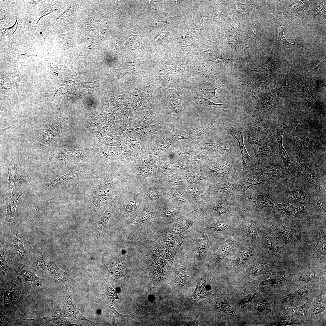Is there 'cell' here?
Returning <instances> with one entry per match:
<instances>
[{
	"label": "cell",
	"instance_id": "cell-20",
	"mask_svg": "<svg viewBox=\"0 0 326 326\" xmlns=\"http://www.w3.org/2000/svg\"><path fill=\"white\" fill-rule=\"evenodd\" d=\"M312 291V289L310 286L300 287L283 296L279 302L281 303L291 302L299 300L311 294Z\"/></svg>",
	"mask_w": 326,
	"mask_h": 326
},
{
	"label": "cell",
	"instance_id": "cell-39",
	"mask_svg": "<svg viewBox=\"0 0 326 326\" xmlns=\"http://www.w3.org/2000/svg\"><path fill=\"white\" fill-rule=\"evenodd\" d=\"M296 144L297 147L300 149L310 148L312 145V142L310 139L306 137H296Z\"/></svg>",
	"mask_w": 326,
	"mask_h": 326
},
{
	"label": "cell",
	"instance_id": "cell-43",
	"mask_svg": "<svg viewBox=\"0 0 326 326\" xmlns=\"http://www.w3.org/2000/svg\"><path fill=\"white\" fill-rule=\"evenodd\" d=\"M300 127L299 122L296 120H295L292 123L291 125V131L292 133L296 137Z\"/></svg>",
	"mask_w": 326,
	"mask_h": 326
},
{
	"label": "cell",
	"instance_id": "cell-9",
	"mask_svg": "<svg viewBox=\"0 0 326 326\" xmlns=\"http://www.w3.org/2000/svg\"><path fill=\"white\" fill-rule=\"evenodd\" d=\"M227 131L238 142L242 160V172L248 168L256 167L254 159L249 155L245 147L243 134L241 129L237 127L232 126L228 128Z\"/></svg>",
	"mask_w": 326,
	"mask_h": 326
},
{
	"label": "cell",
	"instance_id": "cell-29",
	"mask_svg": "<svg viewBox=\"0 0 326 326\" xmlns=\"http://www.w3.org/2000/svg\"><path fill=\"white\" fill-rule=\"evenodd\" d=\"M270 325L285 326L295 325H301V322L289 316H278L270 324Z\"/></svg>",
	"mask_w": 326,
	"mask_h": 326
},
{
	"label": "cell",
	"instance_id": "cell-42",
	"mask_svg": "<svg viewBox=\"0 0 326 326\" xmlns=\"http://www.w3.org/2000/svg\"><path fill=\"white\" fill-rule=\"evenodd\" d=\"M270 295L259 302L257 306V311L261 312H263L269 304Z\"/></svg>",
	"mask_w": 326,
	"mask_h": 326
},
{
	"label": "cell",
	"instance_id": "cell-34",
	"mask_svg": "<svg viewBox=\"0 0 326 326\" xmlns=\"http://www.w3.org/2000/svg\"><path fill=\"white\" fill-rule=\"evenodd\" d=\"M270 16L274 22L277 27V39L278 41L281 43H289L286 40L284 33L283 26L281 23L280 18L277 17H275L270 14Z\"/></svg>",
	"mask_w": 326,
	"mask_h": 326
},
{
	"label": "cell",
	"instance_id": "cell-24",
	"mask_svg": "<svg viewBox=\"0 0 326 326\" xmlns=\"http://www.w3.org/2000/svg\"><path fill=\"white\" fill-rule=\"evenodd\" d=\"M213 306L220 313L230 316H236V314L232 307L225 299L220 298L213 299Z\"/></svg>",
	"mask_w": 326,
	"mask_h": 326
},
{
	"label": "cell",
	"instance_id": "cell-12",
	"mask_svg": "<svg viewBox=\"0 0 326 326\" xmlns=\"http://www.w3.org/2000/svg\"><path fill=\"white\" fill-rule=\"evenodd\" d=\"M23 194L21 191H18L6 197V214L3 225V230L5 232H9L14 223V215L18 201Z\"/></svg>",
	"mask_w": 326,
	"mask_h": 326
},
{
	"label": "cell",
	"instance_id": "cell-14",
	"mask_svg": "<svg viewBox=\"0 0 326 326\" xmlns=\"http://www.w3.org/2000/svg\"><path fill=\"white\" fill-rule=\"evenodd\" d=\"M231 258L226 267L228 270L245 266L249 262L254 255L252 249L246 248H239Z\"/></svg>",
	"mask_w": 326,
	"mask_h": 326
},
{
	"label": "cell",
	"instance_id": "cell-21",
	"mask_svg": "<svg viewBox=\"0 0 326 326\" xmlns=\"http://www.w3.org/2000/svg\"><path fill=\"white\" fill-rule=\"evenodd\" d=\"M276 221L282 226L283 230L278 232L282 235L286 243L290 242L296 239L297 229L296 225L293 223L288 222L279 219H276Z\"/></svg>",
	"mask_w": 326,
	"mask_h": 326
},
{
	"label": "cell",
	"instance_id": "cell-5",
	"mask_svg": "<svg viewBox=\"0 0 326 326\" xmlns=\"http://www.w3.org/2000/svg\"><path fill=\"white\" fill-rule=\"evenodd\" d=\"M239 200L253 202L256 207L260 210L269 207L275 210L276 208L271 195L269 193L261 192L258 190L246 191L241 196Z\"/></svg>",
	"mask_w": 326,
	"mask_h": 326
},
{
	"label": "cell",
	"instance_id": "cell-52",
	"mask_svg": "<svg viewBox=\"0 0 326 326\" xmlns=\"http://www.w3.org/2000/svg\"><path fill=\"white\" fill-rule=\"evenodd\" d=\"M317 144L318 146L321 148L322 150H325V144L324 143L322 142H321L317 141Z\"/></svg>",
	"mask_w": 326,
	"mask_h": 326
},
{
	"label": "cell",
	"instance_id": "cell-11",
	"mask_svg": "<svg viewBox=\"0 0 326 326\" xmlns=\"http://www.w3.org/2000/svg\"><path fill=\"white\" fill-rule=\"evenodd\" d=\"M239 219L244 227L245 233L250 242L256 243L258 240L257 224L258 220L255 216L243 214Z\"/></svg>",
	"mask_w": 326,
	"mask_h": 326
},
{
	"label": "cell",
	"instance_id": "cell-8",
	"mask_svg": "<svg viewBox=\"0 0 326 326\" xmlns=\"http://www.w3.org/2000/svg\"><path fill=\"white\" fill-rule=\"evenodd\" d=\"M7 168L8 173V189L11 190L15 186H20L25 181V177L23 168L15 159H12L9 164L6 166H1Z\"/></svg>",
	"mask_w": 326,
	"mask_h": 326
},
{
	"label": "cell",
	"instance_id": "cell-3",
	"mask_svg": "<svg viewBox=\"0 0 326 326\" xmlns=\"http://www.w3.org/2000/svg\"><path fill=\"white\" fill-rule=\"evenodd\" d=\"M268 156L261 158V172L267 175L273 183L285 184L290 183L291 179L288 174L283 172L273 159Z\"/></svg>",
	"mask_w": 326,
	"mask_h": 326
},
{
	"label": "cell",
	"instance_id": "cell-27",
	"mask_svg": "<svg viewBox=\"0 0 326 326\" xmlns=\"http://www.w3.org/2000/svg\"><path fill=\"white\" fill-rule=\"evenodd\" d=\"M306 298V302L302 305L291 307L284 306V309L293 315L301 317H304L306 315L312 300V298Z\"/></svg>",
	"mask_w": 326,
	"mask_h": 326
},
{
	"label": "cell",
	"instance_id": "cell-37",
	"mask_svg": "<svg viewBox=\"0 0 326 326\" xmlns=\"http://www.w3.org/2000/svg\"><path fill=\"white\" fill-rule=\"evenodd\" d=\"M230 226L226 222H217L210 224L206 227L208 230L222 232L229 229Z\"/></svg>",
	"mask_w": 326,
	"mask_h": 326
},
{
	"label": "cell",
	"instance_id": "cell-31",
	"mask_svg": "<svg viewBox=\"0 0 326 326\" xmlns=\"http://www.w3.org/2000/svg\"><path fill=\"white\" fill-rule=\"evenodd\" d=\"M186 267L181 264L178 266L176 269L175 276V283L176 285L181 286L186 284L189 276L186 274Z\"/></svg>",
	"mask_w": 326,
	"mask_h": 326
},
{
	"label": "cell",
	"instance_id": "cell-1",
	"mask_svg": "<svg viewBox=\"0 0 326 326\" xmlns=\"http://www.w3.org/2000/svg\"><path fill=\"white\" fill-rule=\"evenodd\" d=\"M237 182L240 189L244 193L252 186L260 184H270L273 183L254 167L246 168L242 171Z\"/></svg>",
	"mask_w": 326,
	"mask_h": 326
},
{
	"label": "cell",
	"instance_id": "cell-41",
	"mask_svg": "<svg viewBox=\"0 0 326 326\" xmlns=\"http://www.w3.org/2000/svg\"><path fill=\"white\" fill-rule=\"evenodd\" d=\"M110 273L113 277L117 280L123 276V268L118 265H114L110 269Z\"/></svg>",
	"mask_w": 326,
	"mask_h": 326
},
{
	"label": "cell",
	"instance_id": "cell-46",
	"mask_svg": "<svg viewBox=\"0 0 326 326\" xmlns=\"http://www.w3.org/2000/svg\"><path fill=\"white\" fill-rule=\"evenodd\" d=\"M317 205L319 207L323 209L325 212L326 211L325 201L319 198H317L316 200Z\"/></svg>",
	"mask_w": 326,
	"mask_h": 326
},
{
	"label": "cell",
	"instance_id": "cell-30",
	"mask_svg": "<svg viewBox=\"0 0 326 326\" xmlns=\"http://www.w3.org/2000/svg\"><path fill=\"white\" fill-rule=\"evenodd\" d=\"M286 281V274L284 273H280L272 275L268 280L259 281L256 286L282 284Z\"/></svg>",
	"mask_w": 326,
	"mask_h": 326
},
{
	"label": "cell",
	"instance_id": "cell-33",
	"mask_svg": "<svg viewBox=\"0 0 326 326\" xmlns=\"http://www.w3.org/2000/svg\"><path fill=\"white\" fill-rule=\"evenodd\" d=\"M318 274L315 270H309L295 275L294 278L296 281L309 282L314 280Z\"/></svg>",
	"mask_w": 326,
	"mask_h": 326
},
{
	"label": "cell",
	"instance_id": "cell-10",
	"mask_svg": "<svg viewBox=\"0 0 326 326\" xmlns=\"http://www.w3.org/2000/svg\"><path fill=\"white\" fill-rule=\"evenodd\" d=\"M207 276L204 275L197 282L195 288L185 303V307L189 309L195 303L204 299H211L217 295L210 292L206 288Z\"/></svg>",
	"mask_w": 326,
	"mask_h": 326
},
{
	"label": "cell",
	"instance_id": "cell-13",
	"mask_svg": "<svg viewBox=\"0 0 326 326\" xmlns=\"http://www.w3.org/2000/svg\"><path fill=\"white\" fill-rule=\"evenodd\" d=\"M248 139L253 149L258 165L261 158L267 156H273L274 155L271 147L267 142L257 138L251 132L248 133Z\"/></svg>",
	"mask_w": 326,
	"mask_h": 326
},
{
	"label": "cell",
	"instance_id": "cell-25",
	"mask_svg": "<svg viewBox=\"0 0 326 326\" xmlns=\"http://www.w3.org/2000/svg\"><path fill=\"white\" fill-rule=\"evenodd\" d=\"M306 194L302 189L295 188L289 191V202L293 204L303 206L306 202Z\"/></svg>",
	"mask_w": 326,
	"mask_h": 326
},
{
	"label": "cell",
	"instance_id": "cell-48",
	"mask_svg": "<svg viewBox=\"0 0 326 326\" xmlns=\"http://www.w3.org/2000/svg\"><path fill=\"white\" fill-rule=\"evenodd\" d=\"M39 265L40 267L44 270H48L50 268V266L45 261L41 260L39 262Z\"/></svg>",
	"mask_w": 326,
	"mask_h": 326
},
{
	"label": "cell",
	"instance_id": "cell-45",
	"mask_svg": "<svg viewBox=\"0 0 326 326\" xmlns=\"http://www.w3.org/2000/svg\"><path fill=\"white\" fill-rule=\"evenodd\" d=\"M251 120L252 124L255 127L263 122L262 119L257 115H254L252 118Z\"/></svg>",
	"mask_w": 326,
	"mask_h": 326
},
{
	"label": "cell",
	"instance_id": "cell-2",
	"mask_svg": "<svg viewBox=\"0 0 326 326\" xmlns=\"http://www.w3.org/2000/svg\"><path fill=\"white\" fill-rule=\"evenodd\" d=\"M239 246V243L232 237L222 243H214L212 248L210 267H216L226 257L234 254Z\"/></svg>",
	"mask_w": 326,
	"mask_h": 326
},
{
	"label": "cell",
	"instance_id": "cell-17",
	"mask_svg": "<svg viewBox=\"0 0 326 326\" xmlns=\"http://www.w3.org/2000/svg\"><path fill=\"white\" fill-rule=\"evenodd\" d=\"M296 163L300 173L307 179L313 188L320 191V184L317 175L312 169L303 161L299 155Z\"/></svg>",
	"mask_w": 326,
	"mask_h": 326
},
{
	"label": "cell",
	"instance_id": "cell-50",
	"mask_svg": "<svg viewBox=\"0 0 326 326\" xmlns=\"http://www.w3.org/2000/svg\"><path fill=\"white\" fill-rule=\"evenodd\" d=\"M150 216V214L149 213H145L142 214L139 216V219L140 221H143L147 219Z\"/></svg>",
	"mask_w": 326,
	"mask_h": 326
},
{
	"label": "cell",
	"instance_id": "cell-16",
	"mask_svg": "<svg viewBox=\"0 0 326 326\" xmlns=\"http://www.w3.org/2000/svg\"><path fill=\"white\" fill-rule=\"evenodd\" d=\"M286 127L283 124L278 125L275 129V135L278 144L279 152L285 170L289 172L291 167L294 165L290 161L289 157L283 145V136Z\"/></svg>",
	"mask_w": 326,
	"mask_h": 326
},
{
	"label": "cell",
	"instance_id": "cell-6",
	"mask_svg": "<svg viewBox=\"0 0 326 326\" xmlns=\"http://www.w3.org/2000/svg\"><path fill=\"white\" fill-rule=\"evenodd\" d=\"M214 188L217 195L222 198L234 200H239L240 197L244 193L240 189L237 181L221 180L216 183Z\"/></svg>",
	"mask_w": 326,
	"mask_h": 326
},
{
	"label": "cell",
	"instance_id": "cell-36",
	"mask_svg": "<svg viewBox=\"0 0 326 326\" xmlns=\"http://www.w3.org/2000/svg\"><path fill=\"white\" fill-rule=\"evenodd\" d=\"M325 295H321L315 301L313 306V312L315 314H319L325 311Z\"/></svg>",
	"mask_w": 326,
	"mask_h": 326
},
{
	"label": "cell",
	"instance_id": "cell-40",
	"mask_svg": "<svg viewBox=\"0 0 326 326\" xmlns=\"http://www.w3.org/2000/svg\"><path fill=\"white\" fill-rule=\"evenodd\" d=\"M257 294V293L250 294L244 297L239 302V305L241 308H243L256 298Z\"/></svg>",
	"mask_w": 326,
	"mask_h": 326
},
{
	"label": "cell",
	"instance_id": "cell-23",
	"mask_svg": "<svg viewBox=\"0 0 326 326\" xmlns=\"http://www.w3.org/2000/svg\"><path fill=\"white\" fill-rule=\"evenodd\" d=\"M274 266V263L271 260L263 259L251 271L250 274L256 276L264 274L271 273Z\"/></svg>",
	"mask_w": 326,
	"mask_h": 326
},
{
	"label": "cell",
	"instance_id": "cell-35",
	"mask_svg": "<svg viewBox=\"0 0 326 326\" xmlns=\"http://www.w3.org/2000/svg\"><path fill=\"white\" fill-rule=\"evenodd\" d=\"M106 294L108 303H110L109 308L110 309L113 310V312H115V309L113 307V303L115 299H118V297L117 292L111 287L110 283L107 285L106 286Z\"/></svg>",
	"mask_w": 326,
	"mask_h": 326
},
{
	"label": "cell",
	"instance_id": "cell-49",
	"mask_svg": "<svg viewBox=\"0 0 326 326\" xmlns=\"http://www.w3.org/2000/svg\"><path fill=\"white\" fill-rule=\"evenodd\" d=\"M223 85H221L217 88H210L207 91L206 93H208V94L210 96L216 97L217 99L215 94V91L218 88L221 87Z\"/></svg>",
	"mask_w": 326,
	"mask_h": 326
},
{
	"label": "cell",
	"instance_id": "cell-38",
	"mask_svg": "<svg viewBox=\"0 0 326 326\" xmlns=\"http://www.w3.org/2000/svg\"><path fill=\"white\" fill-rule=\"evenodd\" d=\"M197 102L203 105L209 107H214L217 109H222L226 108L224 106L223 104H216L209 99L204 97H199L197 100Z\"/></svg>",
	"mask_w": 326,
	"mask_h": 326
},
{
	"label": "cell",
	"instance_id": "cell-26",
	"mask_svg": "<svg viewBox=\"0 0 326 326\" xmlns=\"http://www.w3.org/2000/svg\"><path fill=\"white\" fill-rule=\"evenodd\" d=\"M277 209L283 215L289 216H294L298 214L303 208V206L295 207L289 203L285 202L281 204L276 203Z\"/></svg>",
	"mask_w": 326,
	"mask_h": 326
},
{
	"label": "cell",
	"instance_id": "cell-4",
	"mask_svg": "<svg viewBox=\"0 0 326 326\" xmlns=\"http://www.w3.org/2000/svg\"><path fill=\"white\" fill-rule=\"evenodd\" d=\"M260 231L262 238L263 248L265 253L281 259V249L277 235L272 232L270 227L262 225L260 226Z\"/></svg>",
	"mask_w": 326,
	"mask_h": 326
},
{
	"label": "cell",
	"instance_id": "cell-53",
	"mask_svg": "<svg viewBox=\"0 0 326 326\" xmlns=\"http://www.w3.org/2000/svg\"><path fill=\"white\" fill-rule=\"evenodd\" d=\"M14 126V125L10 126H8V127H6V128H5L1 129L0 130V132H3V131H4L6 130L7 129H9L11 127L13 126Z\"/></svg>",
	"mask_w": 326,
	"mask_h": 326
},
{
	"label": "cell",
	"instance_id": "cell-22",
	"mask_svg": "<svg viewBox=\"0 0 326 326\" xmlns=\"http://www.w3.org/2000/svg\"><path fill=\"white\" fill-rule=\"evenodd\" d=\"M319 234L318 237L312 241L315 245L317 251V257L320 260H326V235L322 228H319Z\"/></svg>",
	"mask_w": 326,
	"mask_h": 326
},
{
	"label": "cell",
	"instance_id": "cell-15",
	"mask_svg": "<svg viewBox=\"0 0 326 326\" xmlns=\"http://www.w3.org/2000/svg\"><path fill=\"white\" fill-rule=\"evenodd\" d=\"M242 208L241 201L222 198L221 201L215 205L213 209L219 214L232 213L239 218L243 214L241 212Z\"/></svg>",
	"mask_w": 326,
	"mask_h": 326
},
{
	"label": "cell",
	"instance_id": "cell-19",
	"mask_svg": "<svg viewBox=\"0 0 326 326\" xmlns=\"http://www.w3.org/2000/svg\"><path fill=\"white\" fill-rule=\"evenodd\" d=\"M64 303L62 310L66 316L72 319L82 320L92 324H96L95 323L87 319L80 313L69 295H68Z\"/></svg>",
	"mask_w": 326,
	"mask_h": 326
},
{
	"label": "cell",
	"instance_id": "cell-51",
	"mask_svg": "<svg viewBox=\"0 0 326 326\" xmlns=\"http://www.w3.org/2000/svg\"><path fill=\"white\" fill-rule=\"evenodd\" d=\"M136 202L134 201H131L129 202L128 204V206H127V209L129 210H131L133 209L136 206Z\"/></svg>",
	"mask_w": 326,
	"mask_h": 326
},
{
	"label": "cell",
	"instance_id": "cell-32",
	"mask_svg": "<svg viewBox=\"0 0 326 326\" xmlns=\"http://www.w3.org/2000/svg\"><path fill=\"white\" fill-rule=\"evenodd\" d=\"M114 210V208L109 207L102 216L99 223V228L96 238L98 239L101 235L107 224Z\"/></svg>",
	"mask_w": 326,
	"mask_h": 326
},
{
	"label": "cell",
	"instance_id": "cell-18",
	"mask_svg": "<svg viewBox=\"0 0 326 326\" xmlns=\"http://www.w3.org/2000/svg\"><path fill=\"white\" fill-rule=\"evenodd\" d=\"M215 239L211 235L202 234L196 239L195 249L197 257L200 259L207 252Z\"/></svg>",
	"mask_w": 326,
	"mask_h": 326
},
{
	"label": "cell",
	"instance_id": "cell-28",
	"mask_svg": "<svg viewBox=\"0 0 326 326\" xmlns=\"http://www.w3.org/2000/svg\"><path fill=\"white\" fill-rule=\"evenodd\" d=\"M79 174V173L69 172L58 177L51 182L43 184L42 188L46 189L54 187L75 177Z\"/></svg>",
	"mask_w": 326,
	"mask_h": 326
},
{
	"label": "cell",
	"instance_id": "cell-7",
	"mask_svg": "<svg viewBox=\"0 0 326 326\" xmlns=\"http://www.w3.org/2000/svg\"><path fill=\"white\" fill-rule=\"evenodd\" d=\"M67 119V117H63L49 124L45 131L40 134L36 138L38 143L41 145L47 146L53 142Z\"/></svg>",
	"mask_w": 326,
	"mask_h": 326
},
{
	"label": "cell",
	"instance_id": "cell-44",
	"mask_svg": "<svg viewBox=\"0 0 326 326\" xmlns=\"http://www.w3.org/2000/svg\"><path fill=\"white\" fill-rule=\"evenodd\" d=\"M23 274L25 278L28 281H35L37 279L35 275L30 271L25 270L23 271Z\"/></svg>",
	"mask_w": 326,
	"mask_h": 326
},
{
	"label": "cell",
	"instance_id": "cell-47",
	"mask_svg": "<svg viewBox=\"0 0 326 326\" xmlns=\"http://www.w3.org/2000/svg\"><path fill=\"white\" fill-rule=\"evenodd\" d=\"M256 129L262 133L267 135L269 132V129L267 126H263L256 128Z\"/></svg>",
	"mask_w": 326,
	"mask_h": 326
}]
</instances>
